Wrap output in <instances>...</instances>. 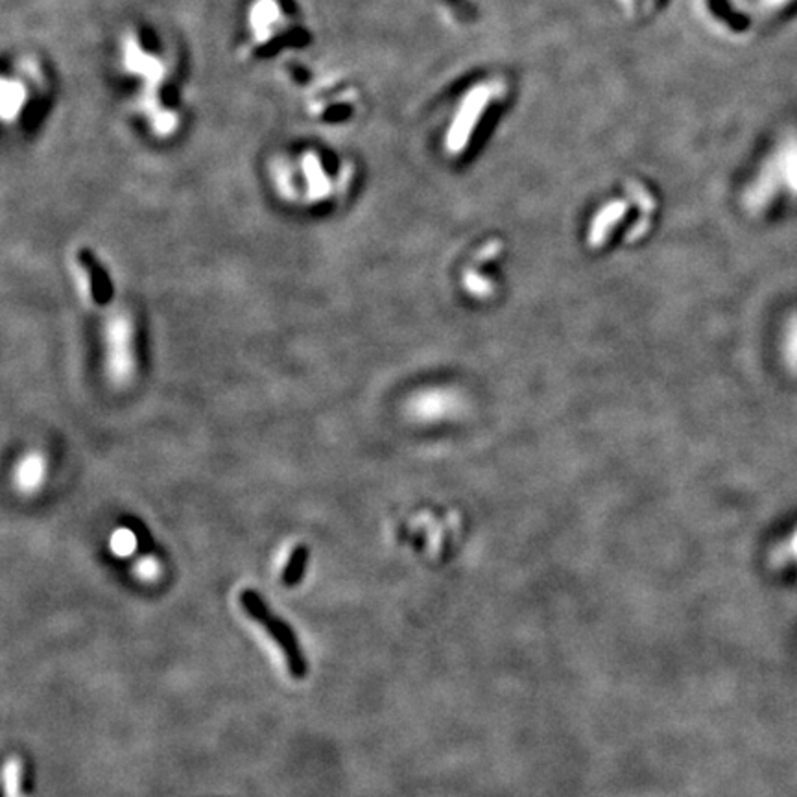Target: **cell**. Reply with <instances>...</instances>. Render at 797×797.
I'll return each mask as SVG.
<instances>
[{
    "mask_svg": "<svg viewBox=\"0 0 797 797\" xmlns=\"http://www.w3.org/2000/svg\"><path fill=\"white\" fill-rule=\"evenodd\" d=\"M115 74L133 124L150 141H176L189 122L185 63L176 41L148 20L126 25L115 44Z\"/></svg>",
    "mask_w": 797,
    "mask_h": 797,
    "instance_id": "obj_1",
    "label": "cell"
},
{
    "mask_svg": "<svg viewBox=\"0 0 797 797\" xmlns=\"http://www.w3.org/2000/svg\"><path fill=\"white\" fill-rule=\"evenodd\" d=\"M266 163L271 184L286 198L327 199L348 189L356 176V161L348 152L316 139L283 145Z\"/></svg>",
    "mask_w": 797,
    "mask_h": 797,
    "instance_id": "obj_2",
    "label": "cell"
},
{
    "mask_svg": "<svg viewBox=\"0 0 797 797\" xmlns=\"http://www.w3.org/2000/svg\"><path fill=\"white\" fill-rule=\"evenodd\" d=\"M312 43V28L298 0H244L237 51L247 63L277 61Z\"/></svg>",
    "mask_w": 797,
    "mask_h": 797,
    "instance_id": "obj_3",
    "label": "cell"
},
{
    "mask_svg": "<svg viewBox=\"0 0 797 797\" xmlns=\"http://www.w3.org/2000/svg\"><path fill=\"white\" fill-rule=\"evenodd\" d=\"M54 97V73L43 56L19 51L6 58L0 80V113L10 133L30 137L49 117Z\"/></svg>",
    "mask_w": 797,
    "mask_h": 797,
    "instance_id": "obj_4",
    "label": "cell"
},
{
    "mask_svg": "<svg viewBox=\"0 0 797 797\" xmlns=\"http://www.w3.org/2000/svg\"><path fill=\"white\" fill-rule=\"evenodd\" d=\"M301 105L309 121L322 128H346L362 113L358 85L340 73L307 76L301 82Z\"/></svg>",
    "mask_w": 797,
    "mask_h": 797,
    "instance_id": "obj_5",
    "label": "cell"
},
{
    "mask_svg": "<svg viewBox=\"0 0 797 797\" xmlns=\"http://www.w3.org/2000/svg\"><path fill=\"white\" fill-rule=\"evenodd\" d=\"M506 83L496 78L474 85L462 97L460 104L454 105L450 119L445 124V133H441V146L450 157H462L474 145L476 135L486 124L495 105H500L506 95Z\"/></svg>",
    "mask_w": 797,
    "mask_h": 797,
    "instance_id": "obj_6",
    "label": "cell"
},
{
    "mask_svg": "<svg viewBox=\"0 0 797 797\" xmlns=\"http://www.w3.org/2000/svg\"><path fill=\"white\" fill-rule=\"evenodd\" d=\"M240 604L249 617H252L255 622H259L270 633L271 639L279 645V648L285 653L290 674L300 679L305 677L307 670H309L307 659L301 652L300 641H298V637H295L293 629L283 619H279L277 614L271 613V609L264 604V600L254 589L244 590V593L240 595Z\"/></svg>",
    "mask_w": 797,
    "mask_h": 797,
    "instance_id": "obj_7",
    "label": "cell"
},
{
    "mask_svg": "<svg viewBox=\"0 0 797 797\" xmlns=\"http://www.w3.org/2000/svg\"><path fill=\"white\" fill-rule=\"evenodd\" d=\"M78 261L85 268V271L89 273L90 293H93L95 303H98V305L109 303L111 295H113V285H111L109 273L105 271V268L100 264V261L95 257V254L90 252L89 247H82L80 249Z\"/></svg>",
    "mask_w": 797,
    "mask_h": 797,
    "instance_id": "obj_8",
    "label": "cell"
},
{
    "mask_svg": "<svg viewBox=\"0 0 797 797\" xmlns=\"http://www.w3.org/2000/svg\"><path fill=\"white\" fill-rule=\"evenodd\" d=\"M309 556H310V552H309V546H307V544L295 546L293 552H292V556H290V559H288V563H286V566H285V571H283V582H285V585L292 587V585H295V583H300V582H301V578H303V574H305L307 563H309Z\"/></svg>",
    "mask_w": 797,
    "mask_h": 797,
    "instance_id": "obj_9",
    "label": "cell"
},
{
    "mask_svg": "<svg viewBox=\"0 0 797 797\" xmlns=\"http://www.w3.org/2000/svg\"><path fill=\"white\" fill-rule=\"evenodd\" d=\"M785 351H786V358L797 368V316L793 317L788 331H786Z\"/></svg>",
    "mask_w": 797,
    "mask_h": 797,
    "instance_id": "obj_10",
    "label": "cell"
},
{
    "mask_svg": "<svg viewBox=\"0 0 797 797\" xmlns=\"http://www.w3.org/2000/svg\"><path fill=\"white\" fill-rule=\"evenodd\" d=\"M788 552L792 554V558H795L797 559V528H795V532L792 534V537H790V541H788Z\"/></svg>",
    "mask_w": 797,
    "mask_h": 797,
    "instance_id": "obj_11",
    "label": "cell"
},
{
    "mask_svg": "<svg viewBox=\"0 0 797 797\" xmlns=\"http://www.w3.org/2000/svg\"><path fill=\"white\" fill-rule=\"evenodd\" d=\"M436 3H440V6H441L447 13H452L454 8H457V4H458V0H436Z\"/></svg>",
    "mask_w": 797,
    "mask_h": 797,
    "instance_id": "obj_12",
    "label": "cell"
}]
</instances>
